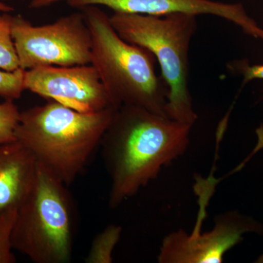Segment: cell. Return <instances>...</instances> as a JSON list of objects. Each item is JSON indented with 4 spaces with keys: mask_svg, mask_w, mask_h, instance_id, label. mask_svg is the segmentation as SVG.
I'll use <instances>...</instances> for the list:
<instances>
[{
    "mask_svg": "<svg viewBox=\"0 0 263 263\" xmlns=\"http://www.w3.org/2000/svg\"><path fill=\"white\" fill-rule=\"evenodd\" d=\"M13 10H14V8L13 7L0 1V13H11Z\"/></svg>",
    "mask_w": 263,
    "mask_h": 263,
    "instance_id": "ac0fdd59",
    "label": "cell"
},
{
    "mask_svg": "<svg viewBox=\"0 0 263 263\" xmlns=\"http://www.w3.org/2000/svg\"><path fill=\"white\" fill-rule=\"evenodd\" d=\"M117 109L81 113L49 100L21 112L15 137L37 163L69 186L100 145Z\"/></svg>",
    "mask_w": 263,
    "mask_h": 263,
    "instance_id": "7a4b0ae2",
    "label": "cell"
},
{
    "mask_svg": "<svg viewBox=\"0 0 263 263\" xmlns=\"http://www.w3.org/2000/svg\"><path fill=\"white\" fill-rule=\"evenodd\" d=\"M17 211H0V263L16 262L12 252V230Z\"/></svg>",
    "mask_w": 263,
    "mask_h": 263,
    "instance_id": "5bb4252c",
    "label": "cell"
},
{
    "mask_svg": "<svg viewBox=\"0 0 263 263\" xmlns=\"http://www.w3.org/2000/svg\"><path fill=\"white\" fill-rule=\"evenodd\" d=\"M80 10L91 33V65L114 107L133 105L167 117L168 86L157 75L152 52L122 39L100 6Z\"/></svg>",
    "mask_w": 263,
    "mask_h": 263,
    "instance_id": "3957f363",
    "label": "cell"
},
{
    "mask_svg": "<svg viewBox=\"0 0 263 263\" xmlns=\"http://www.w3.org/2000/svg\"><path fill=\"white\" fill-rule=\"evenodd\" d=\"M122 228L109 226L95 236L87 257L86 263H111L113 262V252L120 238Z\"/></svg>",
    "mask_w": 263,
    "mask_h": 263,
    "instance_id": "8fae6325",
    "label": "cell"
},
{
    "mask_svg": "<svg viewBox=\"0 0 263 263\" xmlns=\"http://www.w3.org/2000/svg\"><path fill=\"white\" fill-rule=\"evenodd\" d=\"M66 0H32L29 8L32 9H41V8H48L57 3H60Z\"/></svg>",
    "mask_w": 263,
    "mask_h": 263,
    "instance_id": "e0dca14e",
    "label": "cell"
},
{
    "mask_svg": "<svg viewBox=\"0 0 263 263\" xmlns=\"http://www.w3.org/2000/svg\"><path fill=\"white\" fill-rule=\"evenodd\" d=\"M35 157L18 141L0 145V211H17L37 171Z\"/></svg>",
    "mask_w": 263,
    "mask_h": 263,
    "instance_id": "30bf717a",
    "label": "cell"
},
{
    "mask_svg": "<svg viewBox=\"0 0 263 263\" xmlns=\"http://www.w3.org/2000/svg\"><path fill=\"white\" fill-rule=\"evenodd\" d=\"M24 85L25 90L81 113L115 108L91 64L43 66L25 70Z\"/></svg>",
    "mask_w": 263,
    "mask_h": 263,
    "instance_id": "52a82bcc",
    "label": "cell"
},
{
    "mask_svg": "<svg viewBox=\"0 0 263 263\" xmlns=\"http://www.w3.org/2000/svg\"><path fill=\"white\" fill-rule=\"evenodd\" d=\"M21 112L13 100L0 104V145L17 141L15 130L20 121Z\"/></svg>",
    "mask_w": 263,
    "mask_h": 263,
    "instance_id": "4fadbf2b",
    "label": "cell"
},
{
    "mask_svg": "<svg viewBox=\"0 0 263 263\" xmlns=\"http://www.w3.org/2000/svg\"><path fill=\"white\" fill-rule=\"evenodd\" d=\"M193 126L133 105L117 108L100 146L116 209L187 149Z\"/></svg>",
    "mask_w": 263,
    "mask_h": 263,
    "instance_id": "6da1fadb",
    "label": "cell"
},
{
    "mask_svg": "<svg viewBox=\"0 0 263 263\" xmlns=\"http://www.w3.org/2000/svg\"><path fill=\"white\" fill-rule=\"evenodd\" d=\"M240 74L243 76V83H247L254 79H262L263 65H249L247 62H240L235 65Z\"/></svg>",
    "mask_w": 263,
    "mask_h": 263,
    "instance_id": "2e32d148",
    "label": "cell"
},
{
    "mask_svg": "<svg viewBox=\"0 0 263 263\" xmlns=\"http://www.w3.org/2000/svg\"><path fill=\"white\" fill-rule=\"evenodd\" d=\"M9 13L0 14V70L12 72L20 67L12 37L13 15Z\"/></svg>",
    "mask_w": 263,
    "mask_h": 263,
    "instance_id": "7c38bea8",
    "label": "cell"
},
{
    "mask_svg": "<svg viewBox=\"0 0 263 263\" xmlns=\"http://www.w3.org/2000/svg\"><path fill=\"white\" fill-rule=\"evenodd\" d=\"M75 212L67 185L37 163L30 191L17 210L13 249L35 263L70 262Z\"/></svg>",
    "mask_w": 263,
    "mask_h": 263,
    "instance_id": "5b68a950",
    "label": "cell"
},
{
    "mask_svg": "<svg viewBox=\"0 0 263 263\" xmlns=\"http://www.w3.org/2000/svg\"><path fill=\"white\" fill-rule=\"evenodd\" d=\"M0 1L3 2V1H6V0H0Z\"/></svg>",
    "mask_w": 263,
    "mask_h": 263,
    "instance_id": "ffe728a7",
    "label": "cell"
},
{
    "mask_svg": "<svg viewBox=\"0 0 263 263\" xmlns=\"http://www.w3.org/2000/svg\"><path fill=\"white\" fill-rule=\"evenodd\" d=\"M11 33L19 67L24 70L91 64V33L81 10L42 26L13 15Z\"/></svg>",
    "mask_w": 263,
    "mask_h": 263,
    "instance_id": "8992f818",
    "label": "cell"
},
{
    "mask_svg": "<svg viewBox=\"0 0 263 263\" xmlns=\"http://www.w3.org/2000/svg\"><path fill=\"white\" fill-rule=\"evenodd\" d=\"M24 74L25 70L22 68L12 72L0 70V98L13 101L20 98L25 90Z\"/></svg>",
    "mask_w": 263,
    "mask_h": 263,
    "instance_id": "9a60e30c",
    "label": "cell"
},
{
    "mask_svg": "<svg viewBox=\"0 0 263 263\" xmlns=\"http://www.w3.org/2000/svg\"><path fill=\"white\" fill-rule=\"evenodd\" d=\"M110 21L122 39L146 48L158 62L169 89L167 117L193 126L197 115L189 86V51L197 29V15L114 13Z\"/></svg>",
    "mask_w": 263,
    "mask_h": 263,
    "instance_id": "277c9868",
    "label": "cell"
},
{
    "mask_svg": "<svg viewBox=\"0 0 263 263\" xmlns=\"http://www.w3.org/2000/svg\"><path fill=\"white\" fill-rule=\"evenodd\" d=\"M257 262L263 263V254L259 257L258 259H257Z\"/></svg>",
    "mask_w": 263,
    "mask_h": 263,
    "instance_id": "d6986e66",
    "label": "cell"
},
{
    "mask_svg": "<svg viewBox=\"0 0 263 263\" xmlns=\"http://www.w3.org/2000/svg\"><path fill=\"white\" fill-rule=\"evenodd\" d=\"M257 221L235 212L216 216L212 230L191 233L182 229L164 238L157 261L160 263H221L230 249L239 243L243 234L258 232Z\"/></svg>",
    "mask_w": 263,
    "mask_h": 263,
    "instance_id": "ba28073f",
    "label": "cell"
},
{
    "mask_svg": "<svg viewBox=\"0 0 263 263\" xmlns=\"http://www.w3.org/2000/svg\"><path fill=\"white\" fill-rule=\"evenodd\" d=\"M72 8L104 6L114 13L163 16L173 13L212 15L235 24L245 34L263 41V29L251 18L243 5L214 0H66Z\"/></svg>",
    "mask_w": 263,
    "mask_h": 263,
    "instance_id": "9c48e42d",
    "label": "cell"
}]
</instances>
